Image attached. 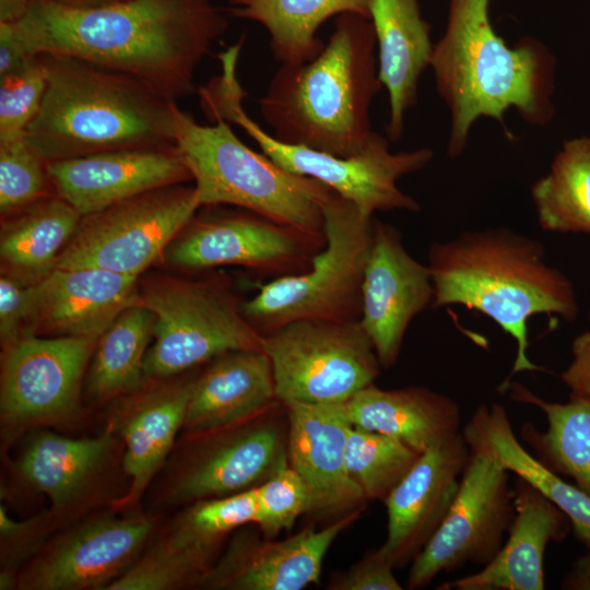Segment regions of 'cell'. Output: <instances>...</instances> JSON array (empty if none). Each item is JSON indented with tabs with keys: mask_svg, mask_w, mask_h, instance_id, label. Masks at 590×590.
Returning <instances> with one entry per match:
<instances>
[{
	"mask_svg": "<svg viewBox=\"0 0 590 590\" xmlns=\"http://www.w3.org/2000/svg\"><path fill=\"white\" fill-rule=\"evenodd\" d=\"M153 516L102 514L56 535L17 574L22 590H107L138 559Z\"/></svg>",
	"mask_w": 590,
	"mask_h": 590,
	"instance_id": "obj_16",
	"label": "cell"
},
{
	"mask_svg": "<svg viewBox=\"0 0 590 590\" xmlns=\"http://www.w3.org/2000/svg\"><path fill=\"white\" fill-rule=\"evenodd\" d=\"M138 279L93 268H54L30 284L25 333L98 341L139 300Z\"/></svg>",
	"mask_w": 590,
	"mask_h": 590,
	"instance_id": "obj_21",
	"label": "cell"
},
{
	"mask_svg": "<svg viewBox=\"0 0 590 590\" xmlns=\"http://www.w3.org/2000/svg\"><path fill=\"white\" fill-rule=\"evenodd\" d=\"M219 548L170 526L107 590H174L200 587Z\"/></svg>",
	"mask_w": 590,
	"mask_h": 590,
	"instance_id": "obj_35",
	"label": "cell"
},
{
	"mask_svg": "<svg viewBox=\"0 0 590 590\" xmlns=\"http://www.w3.org/2000/svg\"><path fill=\"white\" fill-rule=\"evenodd\" d=\"M166 248L163 259L187 272L240 266L270 280L307 271L326 236L303 232L245 210L206 205Z\"/></svg>",
	"mask_w": 590,
	"mask_h": 590,
	"instance_id": "obj_13",
	"label": "cell"
},
{
	"mask_svg": "<svg viewBox=\"0 0 590 590\" xmlns=\"http://www.w3.org/2000/svg\"><path fill=\"white\" fill-rule=\"evenodd\" d=\"M139 300L154 314L146 380L178 376L229 351L262 350V335L224 278L151 276L139 286Z\"/></svg>",
	"mask_w": 590,
	"mask_h": 590,
	"instance_id": "obj_8",
	"label": "cell"
},
{
	"mask_svg": "<svg viewBox=\"0 0 590 590\" xmlns=\"http://www.w3.org/2000/svg\"><path fill=\"white\" fill-rule=\"evenodd\" d=\"M530 192L543 231L590 235V135L565 141Z\"/></svg>",
	"mask_w": 590,
	"mask_h": 590,
	"instance_id": "obj_34",
	"label": "cell"
},
{
	"mask_svg": "<svg viewBox=\"0 0 590 590\" xmlns=\"http://www.w3.org/2000/svg\"><path fill=\"white\" fill-rule=\"evenodd\" d=\"M57 527L50 510L27 520L17 521L10 517L4 506L0 507L1 573L0 589H13L22 567L47 543L51 530Z\"/></svg>",
	"mask_w": 590,
	"mask_h": 590,
	"instance_id": "obj_41",
	"label": "cell"
},
{
	"mask_svg": "<svg viewBox=\"0 0 590 590\" xmlns=\"http://www.w3.org/2000/svg\"><path fill=\"white\" fill-rule=\"evenodd\" d=\"M48 161L25 134L0 141V212L9 216L32 203L56 194Z\"/></svg>",
	"mask_w": 590,
	"mask_h": 590,
	"instance_id": "obj_37",
	"label": "cell"
},
{
	"mask_svg": "<svg viewBox=\"0 0 590 590\" xmlns=\"http://www.w3.org/2000/svg\"><path fill=\"white\" fill-rule=\"evenodd\" d=\"M96 342L25 333L3 346L2 438L14 440L28 429L76 418L84 374Z\"/></svg>",
	"mask_w": 590,
	"mask_h": 590,
	"instance_id": "obj_14",
	"label": "cell"
},
{
	"mask_svg": "<svg viewBox=\"0 0 590 590\" xmlns=\"http://www.w3.org/2000/svg\"><path fill=\"white\" fill-rule=\"evenodd\" d=\"M420 456L396 437L353 426L346 444V469L367 500L384 502Z\"/></svg>",
	"mask_w": 590,
	"mask_h": 590,
	"instance_id": "obj_36",
	"label": "cell"
},
{
	"mask_svg": "<svg viewBox=\"0 0 590 590\" xmlns=\"http://www.w3.org/2000/svg\"><path fill=\"white\" fill-rule=\"evenodd\" d=\"M578 557L563 578L559 588L564 590H590V546Z\"/></svg>",
	"mask_w": 590,
	"mask_h": 590,
	"instance_id": "obj_46",
	"label": "cell"
},
{
	"mask_svg": "<svg viewBox=\"0 0 590 590\" xmlns=\"http://www.w3.org/2000/svg\"><path fill=\"white\" fill-rule=\"evenodd\" d=\"M378 75L389 97L387 138L399 141L406 113L417 103L418 82L430 67L434 45L430 26L422 17L418 0H370Z\"/></svg>",
	"mask_w": 590,
	"mask_h": 590,
	"instance_id": "obj_26",
	"label": "cell"
},
{
	"mask_svg": "<svg viewBox=\"0 0 590 590\" xmlns=\"http://www.w3.org/2000/svg\"><path fill=\"white\" fill-rule=\"evenodd\" d=\"M47 86L25 137L48 161L173 145L180 108L144 81L92 61L38 54Z\"/></svg>",
	"mask_w": 590,
	"mask_h": 590,
	"instance_id": "obj_5",
	"label": "cell"
},
{
	"mask_svg": "<svg viewBox=\"0 0 590 590\" xmlns=\"http://www.w3.org/2000/svg\"><path fill=\"white\" fill-rule=\"evenodd\" d=\"M461 434L470 451L491 456L558 507L569 518L578 541L590 546V495L562 479L523 447L502 404L479 405Z\"/></svg>",
	"mask_w": 590,
	"mask_h": 590,
	"instance_id": "obj_29",
	"label": "cell"
},
{
	"mask_svg": "<svg viewBox=\"0 0 590 590\" xmlns=\"http://www.w3.org/2000/svg\"><path fill=\"white\" fill-rule=\"evenodd\" d=\"M393 566L379 548L367 552L344 571L337 573L327 585L329 590H402Z\"/></svg>",
	"mask_w": 590,
	"mask_h": 590,
	"instance_id": "obj_42",
	"label": "cell"
},
{
	"mask_svg": "<svg viewBox=\"0 0 590 590\" xmlns=\"http://www.w3.org/2000/svg\"><path fill=\"white\" fill-rule=\"evenodd\" d=\"M30 309V284L2 273L0 278V338L2 346L20 338Z\"/></svg>",
	"mask_w": 590,
	"mask_h": 590,
	"instance_id": "obj_43",
	"label": "cell"
},
{
	"mask_svg": "<svg viewBox=\"0 0 590 590\" xmlns=\"http://www.w3.org/2000/svg\"><path fill=\"white\" fill-rule=\"evenodd\" d=\"M509 471L483 452L470 451L455 500L441 524L411 563L410 590L465 564L485 566L505 543L515 519Z\"/></svg>",
	"mask_w": 590,
	"mask_h": 590,
	"instance_id": "obj_15",
	"label": "cell"
},
{
	"mask_svg": "<svg viewBox=\"0 0 590 590\" xmlns=\"http://www.w3.org/2000/svg\"><path fill=\"white\" fill-rule=\"evenodd\" d=\"M324 247L310 268L270 280L243 300L241 312L261 335L297 320L355 321L374 237V216L363 214L335 191L323 206Z\"/></svg>",
	"mask_w": 590,
	"mask_h": 590,
	"instance_id": "obj_7",
	"label": "cell"
},
{
	"mask_svg": "<svg viewBox=\"0 0 590 590\" xmlns=\"http://www.w3.org/2000/svg\"><path fill=\"white\" fill-rule=\"evenodd\" d=\"M71 9H98L126 2L128 0H50Z\"/></svg>",
	"mask_w": 590,
	"mask_h": 590,
	"instance_id": "obj_48",
	"label": "cell"
},
{
	"mask_svg": "<svg viewBox=\"0 0 590 590\" xmlns=\"http://www.w3.org/2000/svg\"><path fill=\"white\" fill-rule=\"evenodd\" d=\"M120 444L109 428L87 438L36 430L19 455L15 470L22 481L49 498V510L61 524L75 520L95 499Z\"/></svg>",
	"mask_w": 590,
	"mask_h": 590,
	"instance_id": "obj_23",
	"label": "cell"
},
{
	"mask_svg": "<svg viewBox=\"0 0 590 590\" xmlns=\"http://www.w3.org/2000/svg\"><path fill=\"white\" fill-rule=\"evenodd\" d=\"M81 217L71 204L57 194L2 217V273L25 284L39 281L55 268Z\"/></svg>",
	"mask_w": 590,
	"mask_h": 590,
	"instance_id": "obj_30",
	"label": "cell"
},
{
	"mask_svg": "<svg viewBox=\"0 0 590 590\" xmlns=\"http://www.w3.org/2000/svg\"><path fill=\"white\" fill-rule=\"evenodd\" d=\"M32 0H0V22H14L27 10Z\"/></svg>",
	"mask_w": 590,
	"mask_h": 590,
	"instance_id": "obj_47",
	"label": "cell"
},
{
	"mask_svg": "<svg viewBox=\"0 0 590 590\" xmlns=\"http://www.w3.org/2000/svg\"><path fill=\"white\" fill-rule=\"evenodd\" d=\"M174 144L191 173L200 206L233 205L324 236L323 206L333 190L251 150L229 122L201 125L180 109Z\"/></svg>",
	"mask_w": 590,
	"mask_h": 590,
	"instance_id": "obj_6",
	"label": "cell"
},
{
	"mask_svg": "<svg viewBox=\"0 0 590 590\" xmlns=\"http://www.w3.org/2000/svg\"><path fill=\"white\" fill-rule=\"evenodd\" d=\"M433 298L428 267L408 252L397 228L375 220L362 286L359 321L381 368L396 365L410 323L432 307Z\"/></svg>",
	"mask_w": 590,
	"mask_h": 590,
	"instance_id": "obj_17",
	"label": "cell"
},
{
	"mask_svg": "<svg viewBox=\"0 0 590 590\" xmlns=\"http://www.w3.org/2000/svg\"><path fill=\"white\" fill-rule=\"evenodd\" d=\"M154 314L140 300L114 320L96 342L86 375V396L103 403L132 393L148 380L144 359Z\"/></svg>",
	"mask_w": 590,
	"mask_h": 590,
	"instance_id": "obj_33",
	"label": "cell"
},
{
	"mask_svg": "<svg viewBox=\"0 0 590 590\" xmlns=\"http://www.w3.org/2000/svg\"><path fill=\"white\" fill-rule=\"evenodd\" d=\"M256 487L237 494L196 502L173 522L190 538L219 547L228 533L256 521Z\"/></svg>",
	"mask_w": 590,
	"mask_h": 590,
	"instance_id": "obj_38",
	"label": "cell"
},
{
	"mask_svg": "<svg viewBox=\"0 0 590 590\" xmlns=\"http://www.w3.org/2000/svg\"><path fill=\"white\" fill-rule=\"evenodd\" d=\"M288 417V465L304 479L311 514L344 516L367 499L346 469L353 425L338 404L283 403Z\"/></svg>",
	"mask_w": 590,
	"mask_h": 590,
	"instance_id": "obj_24",
	"label": "cell"
},
{
	"mask_svg": "<svg viewBox=\"0 0 590 590\" xmlns=\"http://www.w3.org/2000/svg\"><path fill=\"white\" fill-rule=\"evenodd\" d=\"M186 435L189 444L160 497L170 507L255 488L288 465V417L281 401L239 422Z\"/></svg>",
	"mask_w": 590,
	"mask_h": 590,
	"instance_id": "obj_10",
	"label": "cell"
},
{
	"mask_svg": "<svg viewBox=\"0 0 590 590\" xmlns=\"http://www.w3.org/2000/svg\"><path fill=\"white\" fill-rule=\"evenodd\" d=\"M34 55L11 23L0 22V78L22 68Z\"/></svg>",
	"mask_w": 590,
	"mask_h": 590,
	"instance_id": "obj_45",
	"label": "cell"
},
{
	"mask_svg": "<svg viewBox=\"0 0 590 590\" xmlns=\"http://www.w3.org/2000/svg\"><path fill=\"white\" fill-rule=\"evenodd\" d=\"M199 209L194 186L178 184L84 215L55 268L93 267L138 279Z\"/></svg>",
	"mask_w": 590,
	"mask_h": 590,
	"instance_id": "obj_12",
	"label": "cell"
},
{
	"mask_svg": "<svg viewBox=\"0 0 590 590\" xmlns=\"http://www.w3.org/2000/svg\"><path fill=\"white\" fill-rule=\"evenodd\" d=\"M194 378L148 380L137 391L119 398L108 428L122 441L121 465L130 484L114 500L115 509L137 504L165 463L182 429Z\"/></svg>",
	"mask_w": 590,
	"mask_h": 590,
	"instance_id": "obj_22",
	"label": "cell"
},
{
	"mask_svg": "<svg viewBox=\"0 0 590 590\" xmlns=\"http://www.w3.org/2000/svg\"><path fill=\"white\" fill-rule=\"evenodd\" d=\"M256 521L266 539L290 531L296 520L310 511L309 489L300 474L287 465L256 487Z\"/></svg>",
	"mask_w": 590,
	"mask_h": 590,
	"instance_id": "obj_40",
	"label": "cell"
},
{
	"mask_svg": "<svg viewBox=\"0 0 590 590\" xmlns=\"http://www.w3.org/2000/svg\"><path fill=\"white\" fill-rule=\"evenodd\" d=\"M364 509L339 517L320 530L309 526L282 541L236 533L199 588L212 590H302L318 583L324 556L338 535Z\"/></svg>",
	"mask_w": 590,
	"mask_h": 590,
	"instance_id": "obj_18",
	"label": "cell"
},
{
	"mask_svg": "<svg viewBox=\"0 0 590 590\" xmlns=\"http://www.w3.org/2000/svg\"><path fill=\"white\" fill-rule=\"evenodd\" d=\"M491 0H450L446 31L434 45L430 68L437 93L450 114L447 154L461 156L474 122L498 121L512 139L504 115L515 108L529 125L554 116L556 59L540 40L524 37L509 47L489 19Z\"/></svg>",
	"mask_w": 590,
	"mask_h": 590,
	"instance_id": "obj_2",
	"label": "cell"
},
{
	"mask_svg": "<svg viewBox=\"0 0 590 590\" xmlns=\"http://www.w3.org/2000/svg\"><path fill=\"white\" fill-rule=\"evenodd\" d=\"M469 457L460 432L422 452L384 500L388 526L380 550L394 569L411 565L441 524Z\"/></svg>",
	"mask_w": 590,
	"mask_h": 590,
	"instance_id": "obj_20",
	"label": "cell"
},
{
	"mask_svg": "<svg viewBox=\"0 0 590 590\" xmlns=\"http://www.w3.org/2000/svg\"><path fill=\"white\" fill-rule=\"evenodd\" d=\"M8 23L33 54L92 61L175 99L197 93L196 71L228 27L212 0H128L98 9L32 0Z\"/></svg>",
	"mask_w": 590,
	"mask_h": 590,
	"instance_id": "obj_1",
	"label": "cell"
},
{
	"mask_svg": "<svg viewBox=\"0 0 590 590\" xmlns=\"http://www.w3.org/2000/svg\"><path fill=\"white\" fill-rule=\"evenodd\" d=\"M514 489L515 519L502 550L474 574L445 582L440 590H543L544 554L550 542L569 533V518L524 480Z\"/></svg>",
	"mask_w": 590,
	"mask_h": 590,
	"instance_id": "obj_25",
	"label": "cell"
},
{
	"mask_svg": "<svg viewBox=\"0 0 590 590\" xmlns=\"http://www.w3.org/2000/svg\"><path fill=\"white\" fill-rule=\"evenodd\" d=\"M280 401L273 368L263 350L223 353L194 378L182 429H216L252 416Z\"/></svg>",
	"mask_w": 590,
	"mask_h": 590,
	"instance_id": "obj_27",
	"label": "cell"
},
{
	"mask_svg": "<svg viewBox=\"0 0 590 590\" xmlns=\"http://www.w3.org/2000/svg\"><path fill=\"white\" fill-rule=\"evenodd\" d=\"M355 427L396 437L421 453L460 433V408L427 387L384 390L371 384L341 403Z\"/></svg>",
	"mask_w": 590,
	"mask_h": 590,
	"instance_id": "obj_28",
	"label": "cell"
},
{
	"mask_svg": "<svg viewBox=\"0 0 590 590\" xmlns=\"http://www.w3.org/2000/svg\"><path fill=\"white\" fill-rule=\"evenodd\" d=\"M571 353L573 361L559 377L570 394L590 399V331L575 338Z\"/></svg>",
	"mask_w": 590,
	"mask_h": 590,
	"instance_id": "obj_44",
	"label": "cell"
},
{
	"mask_svg": "<svg viewBox=\"0 0 590 590\" xmlns=\"http://www.w3.org/2000/svg\"><path fill=\"white\" fill-rule=\"evenodd\" d=\"M382 87L370 20L343 13L315 58L278 68L258 106L278 140L351 157L381 135L369 111Z\"/></svg>",
	"mask_w": 590,
	"mask_h": 590,
	"instance_id": "obj_4",
	"label": "cell"
},
{
	"mask_svg": "<svg viewBox=\"0 0 590 590\" xmlns=\"http://www.w3.org/2000/svg\"><path fill=\"white\" fill-rule=\"evenodd\" d=\"M432 308L461 305L489 317L516 341L510 375L542 371L527 354L528 320L557 315L573 321L579 312L569 279L545 260L543 244L511 228L464 231L428 249Z\"/></svg>",
	"mask_w": 590,
	"mask_h": 590,
	"instance_id": "obj_3",
	"label": "cell"
},
{
	"mask_svg": "<svg viewBox=\"0 0 590 590\" xmlns=\"http://www.w3.org/2000/svg\"><path fill=\"white\" fill-rule=\"evenodd\" d=\"M370 0H227L225 11L237 19L260 23L281 64L315 58L324 47L318 28L331 16L356 13L369 19Z\"/></svg>",
	"mask_w": 590,
	"mask_h": 590,
	"instance_id": "obj_32",
	"label": "cell"
},
{
	"mask_svg": "<svg viewBox=\"0 0 590 590\" xmlns=\"http://www.w3.org/2000/svg\"><path fill=\"white\" fill-rule=\"evenodd\" d=\"M246 96V91L238 82L220 84L206 98V117L212 121L223 119L240 127L262 153L281 167L324 184L367 216H374L376 212L420 210L418 202L403 192L398 181L428 165L434 157L430 149L393 153L390 151V140L380 135L362 153L340 157L286 143L266 132L249 118L243 107Z\"/></svg>",
	"mask_w": 590,
	"mask_h": 590,
	"instance_id": "obj_9",
	"label": "cell"
},
{
	"mask_svg": "<svg viewBox=\"0 0 590 590\" xmlns=\"http://www.w3.org/2000/svg\"><path fill=\"white\" fill-rule=\"evenodd\" d=\"M55 193L81 216L192 176L175 144L92 153L47 164Z\"/></svg>",
	"mask_w": 590,
	"mask_h": 590,
	"instance_id": "obj_19",
	"label": "cell"
},
{
	"mask_svg": "<svg viewBox=\"0 0 590 590\" xmlns=\"http://www.w3.org/2000/svg\"><path fill=\"white\" fill-rule=\"evenodd\" d=\"M282 403H343L375 382L380 364L359 320H297L262 335Z\"/></svg>",
	"mask_w": 590,
	"mask_h": 590,
	"instance_id": "obj_11",
	"label": "cell"
},
{
	"mask_svg": "<svg viewBox=\"0 0 590 590\" xmlns=\"http://www.w3.org/2000/svg\"><path fill=\"white\" fill-rule=\"evenodd\" d=\"M589 319H590V311H589Z\"/></svg>",
	"mask_w": 590,
	"mask_h": 590,
	"instance_id": "obj_49",
	"label": "cell"
},
{
	"mask_svg": "<svg viewBox=\"0 0 590 590\" xmlns=\"http://www.w3.org/2000/svg\"><path fill=\"white\" fill-rule=\"evenodd\" d=\"M502 391L519 403L543 412L547 426L539 430L532 423L520 429L522 440L534 456L560 476L569 477L590 495V399L570 394L565 403L548 402L517 381L503 382Z\"/></svg>",
	"mask_w": 590,
	"mask_h": 590,
	"instance_id": "obj_31",
	"label": "cell"
},
{
	"mask_svg": "<svg viewBox=\"0 0 590 590\" xmlns=\"http://www.w3.org/2000/svg\"><path fill=\"white\" fill-rule=\"evenodd\" d=\"M44 64L35 54L22 68L0 78V141L24 135L43 104Z\"/></svg>",
	"mask_w": 590,
	"mask_h": 590,
	"instance_id": "obj_39",
	"label": "cell"
}]
</instances>
